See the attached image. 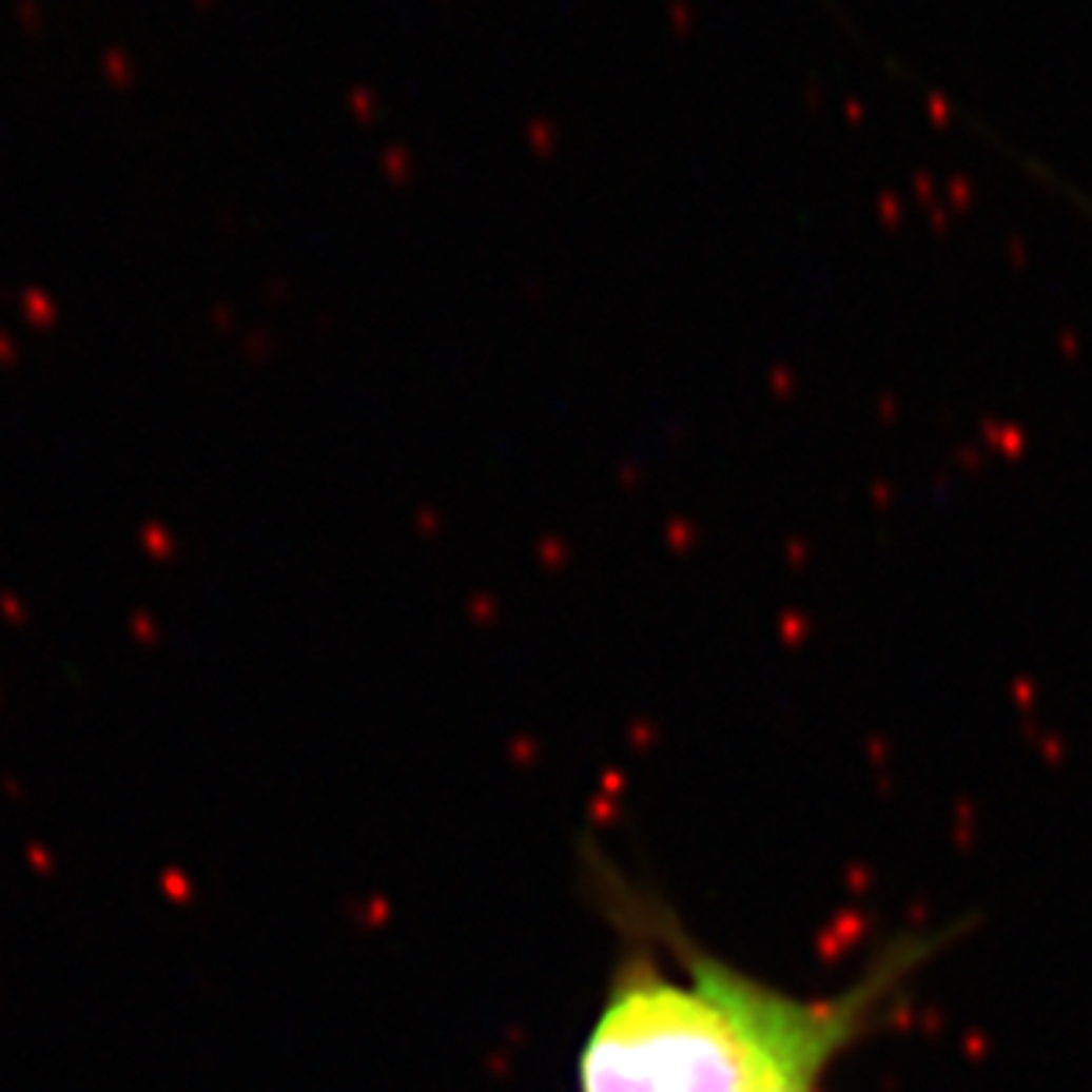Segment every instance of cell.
<instances>
[{
	"label": "cell",
	"instance_id": "6da1fadb",
	"mask_svg": "<svg viewBox=\"0 0 1092 1092\" xmlns=\"http://www.w3.org/2000/svg\"><path fill=\"white\" fill-rule=\"evenodd\" d=\"M621 933L579 1092H823L958 930L901 933L837 993H787L706 951L657 894L600 865Z\"/></svg>",
	"mask_w": 1092,
	"mask_h": 1092
}]
</instances>
